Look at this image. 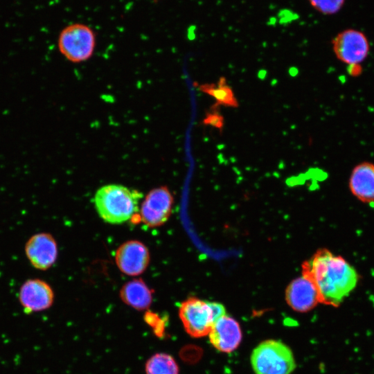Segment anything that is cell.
<instances>
[{
  "mask_svg": "<svg viewBox=\"0 0 374 374\" xmlns=\"http://www.w3.org/2000/svg\"><path fill=\"white\" fill-rule=\"evenodd\" d=\"M303 273L310 276L319 293L321 303L339 306L356 287L359 276L343 257L329 250H319L303 265Z\"/></svg>",
  "mask_w": 374,
  "mask_h": 374,
  "instance_id": "6da1fadb",
  "label": "cell"
},
{
  "mask_svg": "<svg viewBox=\"0 0 374 374\" xmlns=\"http://www.w3.org/2000/svg\"><path fill=\"white\" fill-rule=\"evenodd\" d=\"M141 197L137 190L122 185L109 184L97 190L94 204L98 215L104 221L120 224L134 215Z\"/></svg>",
  "mask_w": 374,
  "mask_h": 374,
  "instance_id": "7a4b0ae2",
  "label": "cell"
},
{
  "mask_svg": "<svg viewBox=\"0 0 374 374\" xmlns=\"http://www.w3.org/2000/svg\"><path fill=\"white\" fill-rule=\"evenodd\" d=\"M225 314V308L221 303L196 297L188 298L179 308V316L185 330L195 338L208 335L215 321Z\"/></svg>",
  "mask_w": 374,
  "mask_h": 374,
  "instance_id": "3957f363",
  "label": "cell"
},
{
  "mask_svg": "<svg viewBox=\"0 0 374 374\" xmlns=\"http://www.w3.org/2000/svg\"><path fill=\"white\" fill-rule=\"evenodd\" d=\"M250 362L255 374H291L296 368L290 348L274 339L260 343L253 350Z\"/></svg>",
  "mask_w": 374,
  "mask_h": 374,
  "instance_id": "277c9868",
  "label": "cell"
},
{
  "mask_svg": "<svg viewBox=\"0 0 374 374\" xmlns=\"http://www.w3.org/2000/svg\"><path fill=\"white\" fill-rule=\"evenodd\" d=\"M57 46L60 52L74 63L86 61L93 55L96 35L89 26L75 23L66 26L60 32Z\"/></svg>",
  "mask_w": 374,
  "mask_h": 374,
  "instance_id": "5b68a950",
  "label": "cell"
},
{
  "mask_svg": "<svg viewBox=\"0 0 374 374\" xmlns=\"http://www.w3.org/2000/svg\"><path fill=\"white\" fill-rule=\"evenodd\" d=\"M369 48L365 35L354 29L340 32L332 40V49L336 57L348 65L362 63L368 56Z\"/></svg>",
  "mask_w": 374,
  "mask_h": 374,
  "instance_id": "8992f818",
  "label": "cell"
},
{
  "mask_svg": "<svg viewBox=\"0 0 374 374\" xmlns=\"http://www.w3.org/2000/svg\"><path fill=\"white\" fill-rule=\"evenodd\" d=\"M172 204L173 197L167 187L161 186L150 190L141 206L142 222L150 227L163 224L171 215Z\"/></svg>",
  "mask_w": 374,
  "mask_h": 374,
  "instance_id": "52a82bcc",
  "label": "cell"
},
{
  "mask_svg": "<svg viewBox=\"0 0 374 374\" xmlns=\"http://www.w3.org/2000/svg\"><path fill=\"white\" fill-rule=\"evenodd\" d=\"M51 286L40 278H30L21 285L18 299L26 314L39 312L49 309L54 302Z\"/></svg>",
  "mask_w": 374,
  "mask_h": 374,
  "instance_id": "ba28073f",
  "label": "cell"
},
{
  "mask_svg": "<svg viewBox=\"0 0 374 374\" xmlns=\"http://www.w3.org/2000/svg\"><path fill=\"white\" fill-rule=\"evenodd\" d=\"M24 251L34 268L46 271L56 262L58 248L55 239L51 233L40 232L29 238L25 244Z\"/></svg>",
  "mask_w": 374,
  "mask_h": 374,
  "instance_id": "9c48e42d",
  "label": "cell"
},
{
  "mask_svg": "<svg viewBox=\"0 0 374 374\" xmlns=\"http://www.w3.org/2000/svg\"><path fill=\"white\" fill-rule=\"evenodd\" d=\"M115 260L118 269L128 276L142 274L150 262L147 247L140 241L130 240L122 244L116 250Z\"/></svg>",
  "mask_w": 374,
  "mask_h": 374,
  "instance_id": "30bf717a",
  "label": "cell"
},
{
  "mask_svg": "<svg viewBox=\"0 0 374 374\" xmlns=\"http://www.w3.org/2000/svg\"><path fill=\"white\" fill-rule=\"evenodd\" d=\"M287 304L295 311L306 312L321 303L319 293L312 280L305 274H302L292 280L285 292Z\"/></svg>",
  "mask_w": 374,
  "mask_h": 374,
  "instance_id": "8fae6325",
  "label": "cell"
},
{
  "mask_svg": "<svg viewBox=\"0 0 374 374\" xmlns=\"http://www.w3.org/2000/svg\"><path fill=\"white\" fill-rule=\"evenodd\" d=\"M208 336L216 350L229 353L239 346L242 335L238 322L225 314L215 321Z\"/></svg>",
  "mask_w": 374,
  "mask_h": 374,
  "instance_id": "7c38bea8",
  "label": "cell"
},
{
  "mask_svg": "<svg viewBox=\"0 0 374 374\" xmlns=\"http://www.w3.org/2000/svg\"><path fill=\"white\" fill-rule=\"evenodd\" d=\"M352 194L364 203L374 202V164L362 162L357 164L349 179Z\"/></svg>",
  "mask_w": 374,
  "mask_h": 374,
  "instance_id": "4fadbf2b",
  "label": "cell"
},
{
  "mask_svg": "<svg viewBox=\"0 0 374 374\" xmlns=\"http://www.w3.org/2000/svg\"><path fill=\"white\" fill-rule=\"evenodd\" d=\"M120 297L127 305L138 310H144L152 303V290L142 279H134L122 287Z\"/></svg>",
  "mask_w": 374,
  "mask_h": 374,
  "instance_id": "5bb4252c",
  "label": "cell"
},
{
  "mask_svg": "<svg viewBox=\"0 0 374 374\" xmlns=\"http://www.w3.org/2000/svg\"><path fill=\"white\" fill-rule=\"evenodd\" d=\"M199 88L202 92L215 98L216 105L231 107H237L238 106L233 89L228 85L224 77H221L216 84H200Z\"/></svg>",
  "mask_w": 374,
  "mask_h": 374,
  "instance_id": "9a60e30c",
  "label": "cell"
},
{
  "mask_svg": "<svg viewBox=\"0 0 374 374\" xmlns=\"http://www.w3.org/2000/svg\"><path fill=\"white\" fill-rule=\"evenodd\" d=\"M145 371L146 374H179V366L173 357L159 353L148 359Z\"/></svg>",
  "mask_w": 374,
  "mask_h": 374,
  "instance_id": "2e32d148",
  "label": "cell"
},
{
  "mask_svg": "<svg viewBox=\"0 0 374 374\" xmlns=\"http://www.w3.org/2000/svg\"><path fill=\"white\" fill-rule=\"evenodd\" d=\"M310 6L323 15L337 13L343 6L345 0H308Z\"/></svg>",
  "mask_w": 374,
  "mask_h": 374,
  "instance_id": "e0dca14e",
  "label": "cell"
},
{
  "mask_svg": "<svg viewBox=\"0 0 374 374\" xmlns=\"http://www.w3.org/2000/svg\"><path fill=\"white\" fill-rule=\"evenodd\" d=\"M145 322L152 328L155 335L161 337L165 331L166 323L157 314L147 312L144 316Z\"/></svg>",
  "mask_w": 374,
  "mask_h": 374,
  "instance_id": "ac0fdd59",
  "label": "cell"
},
{
  "mask_svg": "<svg viewBox=\"0 0 374 374\" xmlns=\"http://www.w3.org/2000/svg\"><path fill=\"white\" fill-rule=\"evenodd\" d=\"M204 123L206 125H211L219 130L222 129L224 126V119L222 116L216 112L207 114L204 120Z\"/></svg>",
  "mask_w": 374,
  "mask_h": 374,
  "instance_id": "d6986e66",
  "label": "cell"
}]
</instances>
